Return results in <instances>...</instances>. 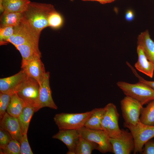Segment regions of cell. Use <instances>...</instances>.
I'll return each instance as SVG.
<instances>
[{
	"label": "cell",
	"instance_id": "obj_21",
	"mask_svg": "<svg viewBox=\"0 0 154 154\" xmlns=\"http://www.w3.org/2000/svg\"><path fill=\"white\" fill-rule=\"evenodd\" d=\"M20 52L22 57V62L41 58V53L30 44H25L15 46Z\"/></svg>",
	"mask_w": 154,
	"mask_h": 154
},
{
	"label": "cell",
	"instance_id": "obj_9",
	"mask_svg": "<svg viewBox=\"0 0 154 154\" xmlns=\"http://www.w3.org/2000/svg\"><path fill=\"white\" fill-rule=\"evenodd\" d=\"M121 129L120 135L117 137H110L112 147V153L115 154H130L135 149V142L131 133Z\"/></svg>",
	"mask_w": 154,
	"mask_h": 154
},
{
	"label": "cell",
	"instance_id": "obj_33",
	"mask_svg": "<svg viewBox=\"0 0 154 154\" xmlns=\"http://www.w3.org/2000/svg\"><path fill=\"white\" fill-rule=\"evenodd\" d=\"M142 153L154 154V140L150 139L145 144Z\"/></svg>",
	"mask_w": 154,
	"mask_h": 154
},
{
	"label": "cell",
	"instance_id": "obj_8",
	"mask_svg": "<svg viewBox=\"0 0 154 154\" xmlns=\"http://www.w3.org/2000/svg\"><path fill=\"white\" fill-rule=\"evenodd\" d=\"M121 108L124 123L135 125L140 121L139 118L143 106L138 101L126 96L120 101Z\"/></svg>",
	"mask_w": 154,
	"mask_h": 154
},
{
	"label": "cell",
	"instance_id": "obj_16",
	"mask_svg": "<svg viewBox=\"0 0 154 154\" xmlns=\"http://www.w3.org/2000/svg\"><path fill=\"white\" fill-rule=\"evenodd\" d=\"M137 44L141 46L148 59L154 64V42L148 31L141 33L137 38Z\"/></svg>",
	"mask_w": 154,
	"mask_h": 154
},
{
	"label": "cell",
	"instance_id": "obj_5",
	"mask_svg": "<svg viewBox=\"0 0 154 154\" xmlns=\"http://www.w3.org/2000/svg\"><path fill=\"white\" fill-rule=\"evenodd\" d=\"M81 136L98 146V150L103 153H112V147L108 133L103 129H94L83 126L78 129Z\"/></svg>",
	"mask_w": 154,
	"mask_h": 154
},
{
	"label": "cell",
	"instance_id": "obj_22",
	"mask_svg": "<svg viewBox=\"0 0 154 154\" xmlns=\"http://www.w3.org/2000/svg\"><path fill=\"white\" fill-rule=\"evenodd\" d=\"M106 111L105 106L103 108H96L92 114L85 123L84 126L94 129H103L101 121Z\"/></svg>",
	"mask_w": 154,
	"mask_h": 154
},
{
	"label": "cell",
	"instance_id": "obj_2",
	"mask_svg": "<svg viewBox=\"0 0 154 154\" xmlns=\"http://www.w3.org/2000/svg\"><path fill=\"white\" fill-rule=\"evenodd\" d=\"M117 85L126 96L135 100L142 106L154 100V90L142 82L131 84L119 81Z\"/></svg>",
	"mask_w": 154,
	"mask_h": 154
},
{
	"label": "cell",
	"instance_id": "obj_32",
	"mask_svg": "<svg viewBox=\"0 0 154 154\" xmlns=\"http://www.w3.org/2000/svg\"><path fill=\"white\" fill-rule=\"evenodd\" d=\"M126 64L131 69L136 76L138 78L139 81L147 85L154 90V81H149L144 79L139 75L135 69L128 62H126Z\"/></svg>",
	"mask_w": 154,
	"mask_h": 154
},
{
	"label": "cell",
	"instance_id": "obj_15",
	"mask_svg": "<svg viewBox=\"0 0 154 154\" xmlns=\"http://www.w3.org/2000/svg\"><path fill=\"white\" fill-rule=\"evenodd\" d=\"M138 58L135 64V68L139 71L151 78L153 77L154 64L147 57L142 47L139 45L137 47Z\"/></svg>",
	"mask_w": 154,
	"mask_h": 154
},
{
	"label": "cell",
	"instance_id": "obj_30",
	"mask_svg": "<svg viewBox=\"0 0 154 154\" xmlns=\"http://www.w3.org/2000/svg\"><path fill=\"white\" fill-rule=\"evenodd\" d=\"M13 138L11 135L2 127H0V149L4 148Z\"/></svg>",
	"mask_w": 154,
	"mask_h": 154
},
{
	"label": "cell",
	"instance_id": "obj_23",
	"mask_svg": "<svg viewBox=\"0 0 154 154\" xmlns=\"http://www.w3.org/2000/svg\"><path fill=\"white\" fill-rule=\"evenodd\" d=\"M23 17V12L3 13L0 17V27L16 26L20 23Z\"/></svg>",
	"mask_w": 154,
	"mask_h": 154
},
{
	"label": "cell",
	"instance_id": "obj_26",
	"mask_svg": "<svg viewBox=\"0 0 154 154\" xmlns=\"http://www.w3.org/2000/svg\"><path fill=\"white\" fill-rule=\"evenodd\" d=\"M20 143L17 140L12 139L3 149H0L1 154H20Z\"/></svg>",
	"mask_w": 154,
	"mask_h": 154
},
{
	"label": "cell",
	"instance_id": "obj_28",
	"mask_svg": "<svg viewBox=\"0 0 154 154\" xmlns=\"http://www.w3.org/2000/svg\"><path fill=\"white\" fill-rule=\"evenodd\" d=\"M14 26H7L0 27V45L6 44L8 43L7 40L13 34Z\"/></svg>",
	"mask_w": 154,
	"mask_h": 154
},
{
	"label": "cell",
	"instance_id": "obj_13",
	"mask_svg": "<svg viewBox=\"0 0 154 154\" xmlns=\"http://www.w3.org/2000/svg\"><path fill=\"white\" fill-rule=\"evenodd\" d=\"M40 58L21 62V66L22 69L27 75L36 80L39 85L46 73L44 65Z\"/></svg>",
	"mask_w": 154,
	"mask_h": 154
},
{
	"label": "cell",
	"instance_id": "obj_11",
	"mask_svg": "<svg viewBox=\"0 0 154 154\" xmlns=\"http://www.w3.org/2000/svg\"><path fill=\"white\" fill-rule=\"evenodd\" d=\"M27 75L22 69L18 73L9 77L0 79V92L12 95L25 80Z\"/></svg>",
	"mask_w": 154,
	"mask_h": 154
},
{
	"label": "cell",
	"instance_id": "obj_34",
	"mask_svg": "<svg viewBox=\"0 0 154 154\" xmlns=\"http://www.w3.org/2000/svg\"><path fill=\"white\" fill-rule=\"evenodd\" d=\"M125 19L128 21L130 22L134 19V13L131 10H128L126 12L125 15Z\"/></svg>",
	"mask_w": 154,
	"mask_h": 154
},
{
	"label": "cell",
	"instance_id": "obj_4",
	"mask_svg": "<svg viewBox=\"0 0 154 154\" xmlns=\"http://www.w3.org/2000/svg\"><path fill=\"white\" fill-rule=\"evenodd\" d=\"M123 125L130 130L133 136L135 145L133 154L142 153L145 143L154 137V125H145L140 121L135 125L125 123Z\"/></svg>",
	"mask_w": 154,
	"mask_h": 154
},
{
	"label": "cell",
	"instance_id": "obj_35",
	"mask_svg": "<svg viewBox=\"0 0 154 154\" xmlns=\"http://www.w3.org/2000/svg\"><path fill=\"white\" fill-rule=\"evenodd\" d=\"M115 0H99L98 1L100 3L102 4H105L112 2Z\"/></svg>",
	"mask_w": 154,
	"mask_h": 154
},
{
	"label": "cell",
	"instance_id": "obj_7",
	"mask_svg": "<svg viewBox=\"0 0 154 154\" xmlns=\"http://www.w3.org/2000/svg\"><path fill=\"white\" fill-rule=\"evenodd\" d=\"M106 111L101 121L103 130L106 131L110 137L115 138L121 133L119 126V114L116 106L110 103L106 106Z\"/></svg>",
	"mask_w": 154,
	"mask_h": 154
},
{
	"label": "cell",
	"instance_id": "obj_6",
	"mask_svg": "<svg viewBox=\"0 0 154 154\" xmlns=\"http://www.w3.org/2000/svg\"><path fill=\"white\" fill-rule=\"evenodd\" d=\"M40 85L34 79L27 76L26 78L15 92L27 103L33 106L37 111Z\"/></svg>",
	"mask_w": 154,
	"mask_h": 154
},
{
	"label": "cell",
	"instance_id": "obj_10",
	"mask_svg": "<svg viewBox=\"0 0 154 154\" xmlns=\"http://www.w3.org/2000/svg\"><path fill=\"white\" fill-rule=\"evenodd\" d=\"M50 73L46 72L40 84V89L37 111L44 107H48L56 110L58 107L52 97L50 82Z\"/></svg>",
	"mask_w": 154,
	"mask_h": 154
},
{
	"label": "cell",
	"instance_id": "obj_27",
	"mask_svg": "<svg viewBox=\"0 0 154 154\" xmlns=\"http://www.w3.org/2000/svg\"><path fill=\"white\" fill-rule=\"evenodd\" d=\"M63 20L61 15L56 10L52 12L48 18V27L54 29L60 27L62 24Z\"/></svg>",
	"mask_w": 154,
	"mask_h": 154
},
{
	"label": "cell",
	"instance_id": "obj_24",
	"mask_svg": "<svg viewBox=\"0 0 154 154\" xmlns=\"http://www.w3.org/2000/svg\"><path fill=\"white\" fill-rule=\"evenodd\" d=\"M140 121L144 124L154 125V100L149 102L141 112Z\"/></svg>",
	"mask_w": 154,
	"mask_h": 154
},
{
	"label": "cell",
	"instance_id": "obj_29",
	"mask_svg": "<svg viewBox=\"0 0 154 154\" xmlns=\"http://www.w3.org/2000/svg\"><path fill=\"white\" fill-rule=\"evenodd\" d=\"M12 95L0 93V119L3 117L10 101Z\"/></svg>",
	"mask_w": 154,
	"mask_h": 154
},
{
	"label": "cell",
	"instance_id": "obj_17",
	"mask_svg": "<svg viewBox=\"0 0 154 154\" xmlns=\"http://www.w3.org/2000/svg\"><path fill=\"white\" fill-rule=\"evenodd\" d=\"M22 19L19 24L14 26L13 33L7 41L15 46L25 44L31 45Z\"/></svg>",
	"mask_w": 154,
	"mask_h": 154
},
{
	"label": "cell",
	"instance_id": "obj_19",
	"mask_svg": "<svg viewBox=\"0 0 154 154\" xmlns=\"http://www.w3.org/2000/svg\"><path fill=\"white\" fill-rule=\"evenodd\" d=\"M35 112L36 111L35 107L27 103L18 117L23 135L27 133L30 122Z\"/></svg>",
	"mask_w": 154,
	"mask_h": 154
},
{
	"label": "cell",
	"instance_id": "obj_14",
	"mask_svg": "<svg viewBox=\"0 0 154 154\" xmlns=\"http://www.w3.org/2000/svg\"><path fill=\"white\" fill-rule=\"evenodd\" d=\"M0 125L9 133L13 139L20 143L23 134L18 117L12 116L6 112L0 119Z\"/></svg>",
	"mask_w": 154,
	"mask_h": 154
},
{
	"label": "cell",
	"instance_id": "obj_20",
	"mask_svg": "<svg viewBox=\"0 0 154 154\" xmlns=\"http://www.w3.org/2000/svg\"><path fill=\"white\" fill-rule=\"evenodd\" d=\"M27 103L15 93L11 96L6 112L10 115L18 117Z\"/></svg>",
	"mask_w": 154,
	"mask_h": 154
},
{
	"label": "cell",
	"instance_id": "obj_3",
	"mask_svg": "<svg viewBox=\"0 0 154 154\" xmlns=\"http://www.w3.org/2000/svg\"><path fill=\"white\" fill-rule=\"evenodd\" d=\"M95 108L90 111L76 113L56 114L54 121L59 129H78L84 126Z\"/></svg>",
	"mask_w": 154,
	"mask_h": 154
},
{
	"label": "cell",
	"instance_id": "obj_1",
	"mask_svg": "<svg viewBox=\"0 0 154 154\" xmlns=\"http://www.w3.org/2000/svg\"><path fill=\"white\" fill-rule=\"evenodd\" d=\"M56 10L54 6L50 4L30 1L23 17L38 32L48 27V18L49 15Z\"/></svg>",
	"mask_w": 154,
	"mask_h": 154
},
{
	"label": "cell",
	"instance_id": "obj_36",
	"mask_svg": "<svg viewBox=\"0 0 154 154\" xmlns=\"http://www.w3.org/2000/svg\"><path fill=\"white\" fill-rule=\"evenodd\" d=\"M83 1H98L99 0H82Z\"/></svg>",
	"mask_w": 154,
	"mask_h": 154
},
{
	"label": "cell",
	"instance_id": "obj_12",
	"mask_svg": "<svg viewBox=\"0 0 154 154\" xmlns=\"http://www.w3.org/2000/svg\"><path fill=\"white\" fill-rule=\"evenodd\" d=\"M80 136L78 129H59L52 138L60 140L66 146L67 154H75V150Z\"/></svg>",
	"mask_w": 154,
	"mask_h": 154
},
{
	"label": "cell",
	"instance_id": "obj_18",
	"mask_svg": "<svg viewBox=\"0 0 154 154\" xmlns=\"http://www.w3.org/2000/svg\"><path fill=\"white\" fill-rule=\"evenodd\" d=\"M30 1L29 0H3L0 7V12H23Z\"/></svg>",
	"mask_w": 154,
	"mask_h": 154
},
{
	"label": "cell",
	"instance_id": "obj_31",
	"mask_svg": "<svg viewBox=\"0 0 154 154\" xmlns=\"http://www.w3.org/2000/svg\"><path fill=\"white\" fill-rule=\"evenodd\" d=\"M20 143V154H33L29 143L27 134L23 135Z\"/></svg>",
	"mask_w": 154,
	"mask_h": 154
},
{
	"label": "cell",
	"instance_id": "obj_25",
	"mask_svg": "<svg viewBox=\"0 0 154 154\" xmlns=\"http://www.w3.org/2000/svg\"><path fill=\"white\" fill-rule=\"evenodd\" d=\"M98 147L97 144L80 136L75 150V154H91L93 150H98Z\"/></svg>",
	"mask_w": 154,
	"mask_h": 154
}]
</instances>
